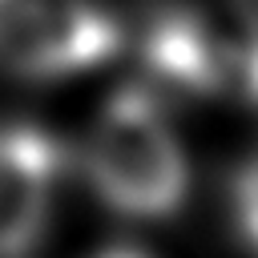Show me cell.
Masks as SVG:
<instances>
[{"mask_svg": "<svg viewBox=\"0 0 258 258\" xmlns=\"http://www.w3.org/2000/svg\"><path fill=\"white\" fill-rule=\"evenodd\" d=\"M85 173L97 198L141 222L173 218L189 198V153L161 105L145 85L113 89L85 141Z\"/></svg>", "mask_w": 258, "mask_h": 258, "instance_id": "obj_1", "label": "cell"}, {"mask_svg": "<svg viewBox=\"0 0 258 258\" xmlns=\"http://www.w3.org/2000/svg\"><path fill=\"white\" fill-rule=\"evenodd\" d=\"M141 56L165 89L258 105V0L165 4L145 24Z\"/></svg>", "mask_w": 258, "mask_h": 258, "instance_id": "obj_2", "label": "cell"}, {"mask_svg": "<svg viewBox=\"0 0 258 258\" xmlns=\"http://www.w3.org/2000/svg\"><path fill=\"white\" fill-rule=\"evenodd\" d=\"M121 24L97 0H0V69L32 81L77 77L121 52Z\"/></svg>", "mask_w": 258, "mask_h": 258, "instance_id": "obj_3", "label": "cell"}, {"mask_svg": "<svg viewBox=\"0 0 258 258\" xmlns=\"http://www.w3.org/2000/svg\"><path fill=\"white\" fill-rule=\"evenodd\" d=\"M60 153L44 129H0V258H24L48 226Z\"/></svg>", "mask_w": 258, "mask_h": 258, "instance_id": "obj_4", "label": "cell"}, {"mask_svg": "<svg viewBox=\"0 0 258 258\" xmlns=\"http://www.w3.org/2000/svg\"><path fill=\"white\" fill-rule=\"evenodd\" d=\"M234 214H238V230L250 242V250L258 254V157H250L234 181Z\"/></svg>", "mask_w": 258, "mask_h": 258, "instance_id": "obj_5", "label": "cell"}, {"mask_svg": "<svg viewBox=\"0 0 258 258\" xmlns=\"http://www.w3.org/2000/svg\"><path fill=\"white\" fill-rule=\"evenodd\" d=\"M97 258H145V254H137V250H105Z\"/></svg>", "mask_w": 258, "mask_h": 258, "instance_id": "obj_6", "label": "cell"}]
</instances>
